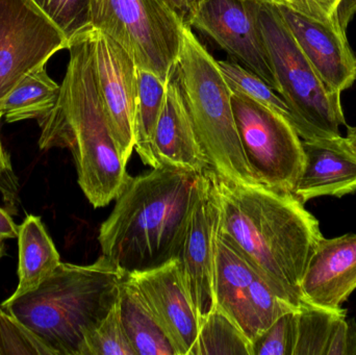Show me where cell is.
Wrapping results in <instances>:
<instances>
[{"label": "cell", "instance_id": "6da1fadb", "mask_svg": "<svg viewBox=\"0 0 356 355\" xmlns=\"http://www.w3.org/2000/svg\"><path fill=\"white\" fill-rule=\"evenodd\" d=\"M211 179L220 206L222 235L253 265L280 298L298 310L300 283L323 236L319 221L293 194L265 185Z\"/></svg>", "mask_w": 356, "mask_h": 355}, {"label": "cell", "instance_id": "7a4b0ae2", "mask_svg": "<svg viewBox=\"0 0 356 355\" xmlns=\"http://www.w3.org/2000/svg\"><path fill=\"white\" fill-rule=\"evenodd\" d=\"M204 181L170 167L131 177L100 226L102 256L125 274L177 258Z\"/></svg>", "mask_w": 356, "mask_h": 355}, {"label": "cell", "instance_id": "3957f363", "mask_svg": "<svg viewBox=\"0 0 356 355\" xmlns=\"http://www.w3.org/2000/svg\"><path fill=\"white\" fill-rule=\"evenodd\" d=\"M89 29L69 44L70 56L60 97L54 110L38 120L39 147L70 150L79 187L94 208H99L116 200L131 176L98 93Z\"/></svg>", "mask_w": 356, "mask_h": 355}, {"label": "cell", "instance_id": "277c9868", "mask_svg": "<svg viewBox=\"0 0 356 355\" xmlns=\"http://www.w3.org/2000/svg\"><path fill=\"white\" fill-rule=\"evenodd\" d=\"M127 275L104 256L83 266L60 262L38 289L10 296L1 308L54 355H83L86 336L116 304Z\"/></svg>", "mask_w": 356, "mask_h": 355}, {"label": "cell", "instance_id": "5b68a950", "mask_svg": "<svg viewBox=\"0 0 356 355\" xmlns=\"http://www.w3.org/2000/svg\"><path fill=\"white\" fill-rule=\"evenodd\" d=\"M175 81L211 170L226 181L257 185L238 137L228 87L218 60L190 25L182 31ZM263 185V183H261Z\"/></svg>", "mask_w": 356, "mask_h": 355}, {"label": "cell", "instance_id": "8992f818", "mask_svg": "<svg viewBox=\"0 0 356 355\" xmlns=\"http://www.w3.org/2000/svg\"><path fill=\"white\" fill-rule=\"evenodd\" d=\"M259 23L278 85L302 140L341 135V94L325 85L301 51L273 3H261Z\"/></svg>", "mask_w": 356, "mask_h": 355}, {"label": "cell", "instance_id": "52a82bcc", "mask_svg": "<svg viewBox=\"0 0 356 355\" xmlns=\"http://www.w3.org/2000/svg\"><path fill=\"white\" fill-rule=\"evenodd\" d=\"M91 26L124 48L138 68L168 83L175 77L186 23L165 0H91Z\"/></svg>", "mask_w": 356, "mask_h": 355}, {"label": "cell", "instance_id": "ba28073f", "mask_svg": "<svg viewBox=\"0 0 356 355\" xmlns=\"http://www.w3.org/2000/svg\"><path fill=\"white\" fill-rule=\"evenodd\" d=\"M232 104L243 151L257 181L293 194L305 163L296 129L284 116L244 94L232 92Z\"/></svg>", "mask_w": 356, "mask_h": 355}, {"label": "cell", "instance_id": "9c48e42d", "mask_svg": "<svg viewBox=\"0 0 356 355\" xmlns=\"http://www.w3.org/2000/svg\"><path fill=\"white\" fill-rule=\"evenodd\" d=\"M69 44L31 0H0V113L18 83Z\"/></svg>", "mask_w": 356, "mask_h": 355}, {"label": "cell", "instance_id": "30bf717a", "mask_svg": "<svg viewBox=\"0 0 356 355\" xmlns=\"http://www.w3.org/2000/svg\"><path fill=\"white\" fill-rule=\"evenodd\" d=\"M261 3L248 0H201L188 25L216 42L230 58L261 77L278 93V85L259 23Z\"/></svg>", "mask_w": 356, "mask_h": 355}, {"label": "cell", "instance_id": "8fae6325", "mask_svg": "<svg viewBox=\"0 0 356 355\" xmlns=\"http://www.w3.org/2000/svg\"><path fill=\"white\" fill-rule=\"evenodd\" d=\"M211 172L205 171L204 183L177 258L184 287L198 317L199 327L207 315L217 308L216 268L221 218Z\"/></svg>", "mask_w": 356, "mask_h": 355}, {"label": "cell", "instance_id": "7c38bea8", "mask_svg": "<svg viewBox=\"0 0 356 355\" xmlns=\"http://www.w3.org/2000/svg\"><path fill=\"white\" fill-rule=\"evenodd\" d=\"M89 33L98 93L121 158L127 165L135 149L138 67L110 35L92 26Z\"/></svg>", "mask_w": 356, "mask_h": 355}, {"label": "cell", "instance_id": "4fadbf2b", "mask_svg": "<svg viewBox=\"0 0 356 355\" xmlns=\"http://www.w3.org/2000/svg\"><path fill=\"white\" fill-rule=\"evenodd\" d=\"M127 277L141 292L177 355H191L198 338L199 321L177 258L129 273Z\"/></svg>", "mask_w": 356, "mask_h": 355}, {"label": "cell", "instance_id": "5bb4252c", "mask_svg": "<svg viewBox=\"0 0 356 355\" xmlns=\"http://www.w3.org/2000/svg\"><path fill=\"white\" fill-rule=\"evenodd\" d=\"M274 6L325 85L338 94L349 89L356 79V58L342 22H323L284 4Z\"/></svg>", "mask_w": 356, "mask_h": 355}, {"label": "cell", "instance_id": "9a60e30c", "mask_svg": "<svg viewBox=\"0 0 356 355\" xmlns=\"http://www.w3.org/2000/svg\"><path fill=\"white\" fill-rule=\"evenodd\" d=\"M355 290L356 233L322 237L301 279V302L338 311Z\"/></svg>", "mask_w": 356, "mask_h": 355}, {"label": "cell", "instance_id": "2e32d148", "mask_svg": "<svg viewBox=\"0 0 356 355\" xmlns=\"http://www.w3.org/2000/svg\"><path fill=\"white\" fill-rule=\"evenodd\" d=\"M302 149L303 170L293 192L301 204L356 192V149L346 137L302 140Z\"/></svg>", "mask_w": 356, "mask_h": 355}, {"label": "cell", "instance_id": "e0dca14e", "mask_svg": "<svg viewBox=\"0 0 356 355\" xmlns=\"http://www.w3.org/2000/svg\"><path fill=\"white\" fill-rule=\"evenodd\" d=\"M160 167L193 173L211 170L175 77L169 81L154 135Z\"/></svg>", "mask_w": 356, "mask_h": 355}, {"label": "cell", "instance_id": "ac0fdd59", "mask_svg": "<svg viewBox=\"0 0 356 355\" xmlns=\"http://www.w3.org/2000/svg\"><path fill=\"white\" fill-rule=\"evenodd\" d=\"M257 273L220 231L216 268L217 308L238 325L251 344L259 336L251 308V286Z\"/></svg>", "mask_w": 356, "mask_h": 355}, {"label": "cell", "instance_id": "d6986e66", "mask_svg": "<svg viewBox=\"0 0 356 355\" xmlns=\"http://www.w3.org/2000/svg\"><path fill=\"white\" fill-rule=\"evenodd\" d=\"M19 283L13 297L40 287L60 264V254L41 218L29 215L18 226Z\"/></svg>", "mask_w": 356, "mask_h": 355}, {"label": "cell", "instance_id": "ffe728a7", "mask_svg": "<svg viewBox=\"0 0 356 355\" xmlns=\"http://www.w3.org/2000/svg\"><path fill=\"white\" fill-rule=\"evenodd\" d=\"M118 306L125 333L137 355H177L141 292L127 275L120 286Z\"/></svg>", "mask_w": 356, "mask_h": 355}, {"label": "cell", "instance_id": "44dd1931", "mask_svg": "<svg viewBox=\"0 0 356 355\" xmlns=\"http://www.w3.org/2000/svg\"><path fill=\"white\" fill-rule=\"evenodd\" d=\"M60 85L48 75L46 66L29 73L10 92L2 108L6 122L43 118L54 110L60 97Z\"/></svg>", "mask_w": 356, "mask_h": 355}, {"label": "cell", "instance_id": "7402d4cb", "mask_svg": "<svg viewBox=\"0 0 356 355\" xmlns=\"http://www.w3.org/2000/svg\"><path fill=\"white\" fill-rule=\"evenodd\" d=\"M168 83L145 69L138 68L135 149L144 164L160 168L154 152V135Z\"/></svg>", "mask_w": 356, "mask_h": 355}, {"label": "cell", "instance_id": "603a6c76", "mask_svg": "<svg viewBox=\"0 0 356 355\" xmlns=\"http://www.w3.org/2000/svg\"><path fill=\"white\" fill-rule=\"evenodd\" d=\"M251 355V343L238 325L216 308L199 327L191 355Z\"/></svg>", "mask_w": 356, "mask_h": 355}, {"label": "cell", "instance_id": "cb8c5ba5", "mask_svg": "<svg viewBox=\"0 0 356 355\" xmlns=\"http://www.w3.org/2000/svg\"><path fill=\"white\" fill-rule=\"evenodd\" d=\"M347 311L326 310L301 302L296 312V343L293 355H325L337 323Z\"/></svg>", "mask_w": 356, "mask_h": 355}, {"label": "cell", "instance_id": "d4e9b609", "mask_svg": "<svg viewBox=\"0 0 356 355\" xmlns=\"http://www.w3.org/2000/svg\"><path fill=\"white\" fill-rule=\"evenodd\" d=\"M218 65L232 92L244 94L255 101L275 110L296 129L294 116L284 98L261 77L234 60H218Z\"/></svg>", "mask_w": 356, "mask_h": 355}, {"label": "cell", "instance_id": "484cf974", "mask_svg": "<svg viewBox=\"0 0 356 355\" xmlns=\"http://www.w3.org/2000/svg\"><path fill=\"white\" fill-rule=\"evenodd\" d=\"M83 355H137L123 327L118 300L86 336Z\"/></svg>", "mask_w": 356, "mask_h": 355}, {"label": "cell", "instance_id": "4316f807", "mask_svg": "<svg viewBox=\"0 0 356 355\" xmlns=\"http://www.w3.org/2000/svg\"><path fill=\"white\" fill-rule=\"evenodd\" d=\"M63 33L69 42L91 27V0H31Z\"/></svg>", "mask_w": 356, "mask_h": 355}, {"label": "cell", "instance_id": "83f0119b", "mask_svg": "<svg viewBox=\"0 0 356 355\" xmlns=\"http://www.w3.org/2000/svg\"><path fill=\"white\" fill-rule=\"evenodd\" d=\"M0 355H54L41 339L0 306Z\"/></svg>", "mask_w": 356, "mask_h": 355}, {"label": "cell", "instance_id": "f1b7e54d", "mask_svg": "<svg viewBox=\"0 0 356 355\" xmlns=\"http://www.w3.org/2000/svg\"><path fill=\"white\" fill-rule=\"evenodd\" d=\"M297 311L282 315L263 331L251 344V355L294 354Z\"/></svg>", "mask_w": 356, "mask_h": 355}, {"label": "cell", "instance_id": "f546056e", "mask_svg": "<svg viewBox=\"0 0 356 355\" xmlns=\"http://www.w3.org/2000/svg\"><path fill=\"white\" fill-rule=\"evenodd\" d=\"M342 2L343 0H273L272 3L284 4L323 22H334L341 21L339 10Z\"/></svg>", "mask_w": 356, "mask_h": 355}, {"label": "cell", "instance_id": "4dcf8cb0", "mask_svg": "<svg viewBox=\"0 0 356 355\" xmlns=\"http://www.w3.org/2000/svg\"><path fill=\"white\" fill-rule=\"evenodd\" d=\"M348 321L343 317L337 323L325 355H348Z\"/></svg>", "mask_w": 356, "mask_h": 355}, {"label": "cell", "instance_id": "1f68e13d", "mask_svg": "<svg viewBox=\"0 0 356 355\" xmlns=\"http://www.w3.org/2000/svg\"><path fill=\"white\" fill-rule=\"evenodd\" d=\"M0 237L6 239H15L18 237V226L6 210L0 208Z\"/></svg>", "mask_w": 356, "mask_h": 355}, {"label": "cell", "instance_id": "d6a6232c", "mask_svg": "<svg viewBox=\"0 0 356 355\" xmlns=\"http://www.w3.org/2000/svg\"><path fill=\"white\" fill-rule=\"evenodd\" d=\"M175 12L177 13L178 16L181 18V20L188 25V20L191 17V8L188 6V0H165Z\"/></svg>", "mask_w": 356, "mask_h": 355}, {"label": "cell", "instance_id": "836d02e7", "mask_svg": "<svg viewBox=\"0 0 356 355\" xmlns=\"http://www.w3.org/2000/svg\"><path fill=\"white\" fill-rule=\"evenodd\" d=\"M355 13H356V0H343L339 15H340L341 21L345 27Z\"/></svg>", "mask_w": 356, "mask_h": 355}, {"label": "cell", "instance_id": "e575fe53", "mask_svg": "<svg viewBox=\"0 0 356 355\" xmlns=\"http://www.w3.org/2000/svg\"><path fill=\"white\" fill-rule=\"evenodd\" d=\"M3 117V114L0 113V121ZM10 171V160H8V154L4 151L3 147H2L1 140H0V179L4 173Z\"/></svg>", "mask_w": 356, "mask_h": 355}, {"label": "cell", "instance_id": "d590c367", "mask_svg": "<svg viewBox=\"0 0 356 355\" xmlns=\"http://www.w3.org/2000/svg\"><path fill=\"white\" fill-rule=\"evenodd\" d=\"M346 138L350 142L351 145L356 149V126L349 127Z\"/></svg>", "mask_w": 356, "mask_h": 355}, {"label": "cell", "instance_id": "8d00e7d4", "mask_svg": "<svg viewBox=\"0 0 356 355\" xmlns=\"http://www.w3.org/2000/svg\"><path fill=\"white\" fill-rule=\"evenodd\" d=\"M200 1L201 0H188V3L191 8V14H192V10H194L195 6H196Z\"/></svg>", "mask_w": 356, "mask_h": 355}, {"label": "cell", "instance_id": "74e56055", "mask_svg": "<svg viewBox=\"0 0 356 355\" xmlns=\"http://www.w3.org/2000/svg\"><path fill=\"white\" fill-rule=\"evenodd\" d=\"M3 238L0 237V258L2 256V254H3Z\"/></svg>", "mask_w": 356, "mask_h": 355}, {"label": "cell", "instance_id": "f35d334b", "mask_svg": "<svg viewBox=\"0 0 356 355\" xmlns=\"http://www.w3.org/2000/svg\"><path fill=\"white\" fill-rule=\"evenodd\" d=\"M248 1L259 2V3H272L273 0H248Z\"/></svg>", "mask_w": 356, "mask_h": 355}]
</instances>
